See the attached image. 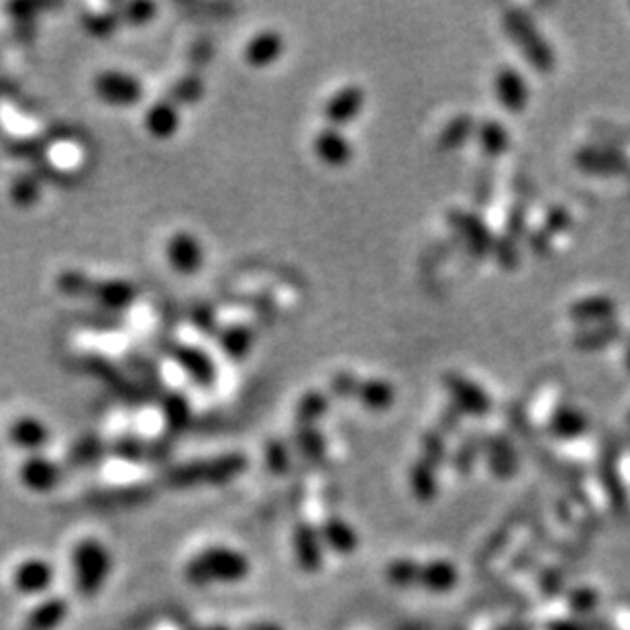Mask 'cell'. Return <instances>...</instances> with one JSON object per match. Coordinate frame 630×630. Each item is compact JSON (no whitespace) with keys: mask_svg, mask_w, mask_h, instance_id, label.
Wrapping results in <instances>:
<instances>
[{"mask_svg":"<svg viewBox=\"0 0 630 630\" xmlns=\"http://www.w3.org/2000/svg\"><path fill=\"white\" fill-rule=\"evenodd\" d=\"M323 537H325L323 541H327L337 551H349L355 545L351 529L339 518H327L323 527Z\"/></svg>","mask_w":630,"mask_h":630,"instance_id":"ba28073f","label":"cell"},{"mask_svg":"<svg viewBox=\"0 0 630 630\" xmlns=\"http://www.w3.org/2000/svg\"><path fill=\"white\" fill-rule=\"evenodd\" d=\"M70 563L74 588L86 600L96 598L113 573V555L109 547L96 537L76 541L70 553Z\"/></svg>","mask_w":630,"mask_h":630,"instance_id":"7a4b0ae2","label":"cell"},{"mask_svg":"<svg viewBox=\"0 0 630 630\" xmlns=\"http://www.w3.org/2000/svg\"><path fill=\"white\" fill-rule=\"evenodd\" d=\"M251 573V561L245 553L213 545L192 555L184 565V577L190 586L204 588L215 584H239Z\"/></svg>","mask_w":630,"mask_h":630,"instance_id":"6da1fadb","label":"cell"},{"mask_svg":"<svg viewBox=\"0 0 630 630\" xmlns=\"http://www.w3.org/2000/svg\"><path fill=\"white\" fill-rule=\"evenodd\" d=\"M294 555L298 565L306 571V573H314L319 571L323 565V539L321 533L312 527L310 520H300L296 522L294 527Z\"/></svg>","mask_w":630,"mask_h":630,"instance_id":"5b68a950","label":"cell"},{"mask_svg":"<svg viewBox=\"0 0 630 630\" xmlns=\"http://www.w3.org/2000/svg\"><path fill=\"white\" fill-rule=\"evenodd\" d=\"M13 439L21 445V447H29V449H37L39 445H43L45 441V429L35 423V420H25V423H19L13 431Z\"/></svg>","mask_w":630,"mask_h":630,"instance_id":"9c48e42d","label":"cell"},{"mask_svg":"<svg viewBox=\"0 0 630 630\" xmlns=\"http://www.w3.org/2000/svg\"><path fill=\"white\" fill-rule=\"evenodd\" d=\"M21 480L31 492H49L58 484L60 471L51 461L33 457L21 467Z\"/></svg>","mask_w":630,"mask_h":630,"instance_id":"52a82bcc","label":"cell"},{"mask_svg":"<svg viewBox=\"0 0 630 630\" xmlns=\"http://www.w3.org/2000/svg\"><path fill=\"white\" fill-rule=\"evenodd\" d=\"M249 630H284L280 624H276V622H268V620H264V622H255V624H251L249 626Z\"/></svg>","mask_w":630,"mask_h":630,"instance_id":"30bf717a","label":"cell"},{"mask_svg":"<svg viewBox=\"0 0 630 630\" xmlns=\"http://www.w3.org/2000/svg\"><path fill=\"white\" fill-rule=\"evenodd\" d=\"M243 467L241 459H221L213 463H198L184 467L174 474V484L184 488V486H196V484H221L237 476Z\"/></svg>","mask_w":630,"mask_h":630,"instance_id":"277c9868","label":"cell"},{"mask_svg":"<svg viewBox=\"0 0 630 630\" xmlns=\"http://www.w3.org/2000/svg\"><path fill=\"white\" fill-rule=\"evenodd\" d=\"M56 580L54 565L41 557H29L21 561L11 575L13 588L23 596H41Z\"/></svg>","mask_w":630,"mask_h":630,"instance_id":"3957f363","label":"cell"},{"mask_svg":"<svg viewBox=\"0 0 630 630\" xmlns=\"http://www.w3.org/2000/svg\"><path fill=\"white\" fill-rule=\"evenodd\" d=\"M70 614V604L66 598L60 596H49L35 604L25 620H23V630H58Z\"/></svg>","mask_w":630,"mask_h":630,"instance_id":"8992f818","label":"cell"},{"mask_svg":"<svg viewBox=\"0 0 630 630\" xmlns=\"http://www.w3.org/2000/svg\"><path fill=\"white\" fill-rule=\"evenodd\" d=\"M196 630H229V628H225V626H221V624H210V626H200V628H196Z\"/></svg>","mask_w":630,"mask_h":630,"instance_id":"8fae6325","label":"cell"}]
</instances>
